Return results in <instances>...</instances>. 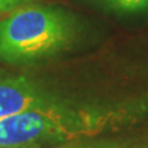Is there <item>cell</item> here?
Masks as SVG:
<instances>
[{
	"mask_svg": "<svg viewBox=\"0 0 148 148\" xmlns=\"http://www.w3.org/2000/svg\"><path fill=\"white\" fill-rule=\"evenodd\" d=\"M108 115L73 108L66 101L0 119V148H46L91 137L108 123Z\"/></svg>",
	"mask_w": 148,
	"mask_h": 148,
	"instance_id": "6da1fadb",
	"label": "cell"
},
{
	"mask_svg": "<svg viewBox=\"0 0 148 148\" xmlns=\"http://www.w3.org/2000/svg\"><path fill=\"white\" fill-rule=\"evenodd\" d=\"M95 148H148V133L95 141Z\"/></svg>",
	"mask_w": 148,
	"mask_h": 148,
	"instance_id": "277c9868",
	"label": "cell"
},
{
	"mask_svg": "<svg viewBox=\"0 0 148 148\" xmlns=\"http://www.w3.org/2000/svg\"><path fill=\"white\" fill-rule=\"evenodd\" d=\"M27 0H0V11H10Z\"/></svg>",
	"mask_w": 148,
	"mask_h": 148,
	"instance_id": "52a82bcc",
	"label": "cell"
},
{
	"mask_svg": "<svg viewBox=\"0 0 148 148\" xmlns=\"http://www.w3.org/2000/svg\"><path fill=\"white\" fill-rule=\"evenodd\" d=\"M111 10L120 14H135L148 10V0H103Z\"/></svg>",
	"mask_w": 148,
	"mask_h": 148,
	"instance_id": "5b68a950",
	"label": "cell"
},
{
	"mask_svg": "<svg viewBox=\"0 0 148 148\" xmlns=\"http://www.w3.org/2000/svg\"><path fill=\"white\" fill-rule=\"evenodd\" d=\"M75 38V26L62 10L27 6L0 21V59L30 63L67 49Z\"/></svg>",
	"mask_w": 148,
	"mask_h": 148,
	"instance_id": "7a4b0ae2",
	"label": "cell"
},
{
	"mask_svg": "<svg viewBox=\"0 0 148 148\" xmlns=\"http://www.w3.org/2000/svg\"><path fill=\"white\" fill-rule=\"evenodd\" d=\"M89 137L77 138L68 142H64L62 145L56 146V148H95V141L88 140Z\"/></svg>",
	"mask_w": 148,
	"mask_h": 148,
	"instance_id": "8992f818",
	"label": "cell"
},
{
	"mask_svg": "<svg viewBox=\"0 0 148 148\" xmlns=\"http://www.w3.org/2000/svg\"><path fill=\"white\" fill-rule=\"evenodd\" d=\"M61 99L25 77L0 78V119L57 104Z\"/></svg>",
	"mask_w": 148,
	"mask_h": 148,
	"instance_id": "3957f363",
	"label": "cell"
}]
</instances>
